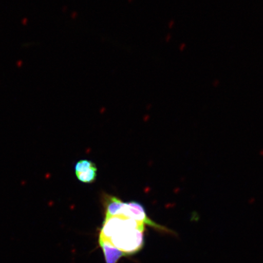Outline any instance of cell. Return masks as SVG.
Instances as JSON below:
<instances>
[{"instance_id":"cell-1","label":"cell","mask_w":263,"mask_h":263,"mask_svg":"<svg viewBox=\"0 0 263 263\" xmlns=\"http://www.w3.org/2000/svg\"><path fill=\"white\" fill-rule=\"evenodd\" d=\"M145 225L121 216H106L99 239L107 240L125 256L137 254L144 245Z\"/></svg>"},{"instance_id":"cell-2","label":"cell","mask_w":263,"mask_h":263,"mask_svg":"<svg viewBox=\"0 0 263 263\" xmlns=\"http://www.w3.org/2000/svg\"><path fill=\"white\" fill-rule=\"evenodd\" d=\"M103 201L106 216H124L160 231L172 232L169 229L152 221L147 215L143 206L139 202H124L118 197L107 194L103 196Z\"/></svg>"},{"instance_id":"cell-3","label":"cell","mask_w":263,"mask_h":263,"mask_svg":"<svg viewBox=\"0 0 263 263\" xmlns=\"http://www.w3.org/2000/svg\"><path fill=\"white\" fill-rule=\"evenodd\" d=\"M97 167L93 162L82 160L76 164L75 173L77 178L85 183H92L97 177Z\"/></svg>"},{"instance_id":"cell-4","label":"cell","mask_w":263,"mask_h":263,"mask_svg":"<svg viewBox=\"0 0 263 263\" xmlns=\"http://www.w3.org/2000/svg\"><path fill=\"white\" fill-rule=\"evenodd\" d=\"M99 245L103 251L106 263H117L125 255L107 240L99 239Z\"/></svg>"}]
</instances>
